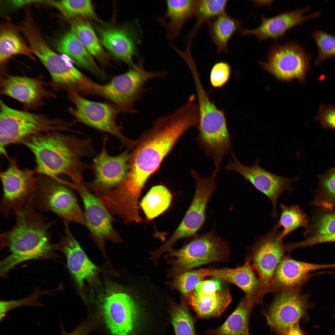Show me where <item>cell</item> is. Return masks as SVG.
<instances>
[{
    "label": "cell",
    "mask_w": 335,
    "mask_h": 335,
    "mask_svg": "<svg viewBox=\"0 0 335 335\" xmlns=\"http://www.w3.org/2000/svg\"><path fill=\"white\" fill-rule=\"evenodd\" d=\"M280 232L273 227L266 234L258 236L250 248L248 257L257 275L259 282L256 304L262 305L264 296L269 293L275 270L286 252L283 240L279 238Z\"/></svg>",
    "instance_id": "30bf717a"
},
{
    "label": "cell",
    "mask_w": 335,
    "mask_h": 335,
    "mask_svg": "<svg viewBox=\"0 0 335 335\" xmlns=\"http://www.w3.org/2000/svg\"><path fill=\"white\" fill-rule=\"evenodd\" d=\"M201 271L205 277H213L232 283L243 292L250 289L254 281V275L251 266L247 261L243 266L235 268L202 269Z\"/></svg>",
    "instance_id": "4dcf8cb0"
},
{
    "label": "cell",
    "mask_w": 335,
    "mask_h": 335,
    "mask_svg": "<svg viewBox=\"0 0 335 335\" xmlns=\"http://www.w3.org/2000/svg\"><path fill=\"white\" fill-rule=\"evenodd\" d=\"M285 335H306L300 327L299 322H297L288 331Z\"/></svg>",
    "instance_id": "7dc6e473"
},
{
    "label": "cell",
    "mask_w": 335,
    "mask_h": 335,
    "mask_svg": "<svg viewBox=\"0 0 335 335\" xmlns=\"http://www.w3.org/2000/svg\"><path fill=\"white\" fill-rule=\"evenodd\" d=\"M233 160H229L226 169L240 174L246 181L251 183L258 190L267 196L271 201L273 207L271 216L277 217L276 206L281 195L286 191H293L292 184L297 181L299 176L289 178L272 173L259 165L260 160L257 159L255 164L246 166L239 161L234 154L231 153Z\"/></svg>",
    "instance_id": "d6986e66"
},
{
    "label": "cell",
    "mask_w": 335,
    "mask_h": 335,
    "mask_svg": "<svg viewBox=\"0 0 335 335\" xmlns=\"http://www.w3.org/2000/svg\"><path fill=\"white\" fill-rule=\"evenodd\" d=\"M172 196L161 185L152 187L142 199L140 205L147 218L151 220L165 211L169 206Z\"/></svg>",
    "instance_id": "d6a6232c"
},
{
    "label": "cell",
    "mask_w": 335,
    "mask_h": 335,
    "mask_svg": "<svg viewBox=\"0 0 335 335\" xmlns=\"http://www.w3.org/2000/svg\"><path fill=\"white\" fill-rule=\"evenodd\" d=\"M65 234L56 243L57 250L66 257L67 266L80 289L82 290L86 282L97 284L99 269L89 258L70 230L69 223H64Z\"/></svg>",
    "instance_id": "44dd1931"
},
{
    "label": "cell",
    "mask_w": 335,
    "mask_h": 335,
    "mask_svg": "<svg viewBox=\"0 0 335 335\" xmlns=\"http://www.w3.org/2000/svg\"><path fill=\"white\" fill-rule=\"evenodd\" d=\"M312 57L300 44L289 42L274 45L268 52L266 61L259 63L279 80L289 82L297 79L302 83L309 70Z\"/></svg>",
    "instance_id": "7c38bea8"
},
{
    "label": "cell",
    "mask_w": 335,
    "mask_h": 335,
    "mask_svg": "<svg viewBox=\"0 0 335 335\" xmlns=\"http://www.w3.org/2000/svg\"><path fill=\"white\" fill-rule=\"evenodd\" d=\"M335 268V264H320L297 261L287 254L283 258L274 273L269 293L274 294L283 290L301 289L310 277L311 272Z\"/></svg>",
    "instance_id": "603a6c76"
},
{
    "label": "cell",
    "mask_w": 335,
    "mask_h": 335,
    "mask_svg": "<svg viewBox=\"0 0 335 335\" xmlns=\"http://www.w3.org/2000/svg\"><path fill=\"white\" fill-rule=\"evenodd\" d=\"M226 0H197L194 15L196 22L185 40L192 41L202 26L226 11Z\"/></svg>",
    "instance_id": "e575fe53"
},
{
    "label": "cell",
    "mask_w": 335,
    "mask_h": 335,
    "mask_svg": "<svg viewBox=\"0 0 335 335\" xmlns=\"http://www.w3.org/2000/svg\"><path fill=\"white\" fill-rule=\"evenodd\" d=\"M39 0H17L12 1V5L16 7H20L29 4L38 3Z\"/></svg>",
    "instance_id": "c3c4849f"
},
{
    "label": "cell",
    "mask_w": 335,
    "mask_h": 335,
    "mask_svg": "<svg viewBox=\"0 0 335 335\" xmlns=\"http://www.w3.org/2000/svg\"><path fill=\"white\" fill-rule=\"evenodd\" d=\"M187 305L183 299L179 304L171 303L170 313L175 335H197L194 324L198 317L191 314Z\"/></svg>",
    "instance_id": "8d00e7d4"
},
{
    "label": "cell",
    "mask_w": 335,
    "mask_h": 335,
    "mask_svg": "<svg viewBox=\"0 0 335 335\" xmlns=\"http://www.w3.org/2000/svg\"><path fill=\"white\" fill-rule=\"evenodd\" d=\"M222 281L216 278L204 280L184 297L198 318H218L226 310L232 297L228 289L224 288Z\"/></svg>",
    "instance_id": "ffe728a7"
},
{
    "label": "cell",
    "mask_w": 335,
    "mask_h": 335,
    "mask_svg": "<svg viewBox=\"0 0 335 335\" xmlns=\"http://www.w3.org/2000/svg\"><path fill=\"white\" fill-rule=\"evenodd\" d=\"M101 324L100 316L98 314L95 313L89 315L86 319L71 332L67 333L62 328V335H87Z\"/></svg>",
    "instance_id": "ee69618b"
},
{
    "label": "cell",
    "mask_w": 335,
    "mask_h": 335,
    "mask_svg": "<svg viewBox=\"0 0 335 335\" xmlns=\"http://www.w3.org/2000/svg\"><path fill=\"white\" fill-rule=\"evenodd\" d=\"M77 38L89 52L102 63L106 60L105 53L93 28L87 19L76 17L70 19Z\"/></svg>",
    "instance_id": "1f68e13d"
},
{
    "label": "cell",
    "mask_w": 335,
    "mask_h": 335,
    "mask_svg": "<svg viewBox=\"0 0 335 335\" xmlns=\"http://www.w3.org/2000/svg\"><path fill=\"white\" fill-rule=\"evenodd\" d=\"M273 294V300L264 314L273 331L278 335H285L295 324L306 318L312 305L308 302L309 295L301 289L283 290Z\"/></svg>",
    "instance_id": "9a60e30c"
},
{
    "label": "cell",
    "mask_w": 335,
    "mask_h": 335,
    "mask_svg": "<svg viewBox=\"0 0 335 335\" xmlns=\"http://www.w3.org/2000/svg\"><path fill=\"white\" fill-rule=\"evenodd\" d=\"M18 28L27 39L34 55L49 73L54 88L67 92L80 91L85 87L88 78L74 66L69 58L60 56L49 46L32 16H26Z\"/></svg>",
    "instance_id": "277c9868"
},
{
    "label": "cell",
    "mask_w": 335,
    "mask_h": 335,
    "mask_svg": "<svg viewBox=\"0 0 335 335\" xmlns=\"http://www.w3.org/2000/svg\"><path fill=\"white\" fill-rule=\"evenodd\" d=\"M100 300L96 312L109 335H131L137 319L136 304L126 293L109 291Z\"/></svg>",
    "instance_id": "2e32d148"
},
{
    "label": "cell",
    "mask_w": 335,
    "mask_h": 335,
    "mask_svg": "<svg viewBox=\"0 0 335 335\" xmlns=\"http://www.w3.org/2000/svg\"><path fill=\"white\" fill-rule=\"evenodd\" d=\"M32 202L27 203L15 215L12 228L0 234L1 248L10 254L0 264V275L5 276L17 265L33 259H55L56 244H52L49 231L55 223L40 213Z\"/></svg>",
    "instance_id": "7a4b0ae2"
},
{
    "label": "cell",
    "mask_w": 335,
    "mask_h": 335,
    "mask_svg": "<svg viewBox=\"0 0 335 335\" xmlns=\"http://www.w3.org/2000/svg\"><path fill=\"white\" fill-rule=\"evenodd\" d=\"M70 125L69 123L59 118L13 109L0 100V154L8 158L6 150L7 146L21 144L34 136L69 131Z\"/></svg>",
    "instance_id": "5b68a950"
},
{
    "label": "cell",
    "mask_w": 335,
    "mask_h": 335,
    "mask_svg": "<svg viewBox=\"0 0 335 335\" xmlns=\"http://www.w3.org/2000/svg\"><path fill=\"white\" fill-rule=\"evenodd\" d=\"M204 279L197 269L191 270L174 276L168 284L171 287L178 290L185 297L192 292Z\"/></svg>",
    "instance_id": "60d3db41"
},
{
    "label": "cell",
    "mask_w": 335,
    "mask_h": 335,
    "mask_svg": "<svg viewBox=\"0 0 335 335\" xmlns=\"http://www.w3.org/2000/svg\"><path fill=\"white\" fill-rule=\"evenodd\" d=\"M185 245L178 250L171 249L165 256L171 266L168 274L172 277L208 263L223 261L228 252L225 242L214 229L201 235H196Z\"/></svg>",
    "instance_id": "ba28073f"
},
{
    "label": "cell",
    "mask_w": 335,
    "mask_h": 335,
    "mask_svg": "<svg viewBox=\"0 0 335 335\" xmlns=\"http://www.w3.org/2000/svg\"><path fill=\"white\" fill-rule=\"evenodd\" d=\"M102 44L111 54L130 67L134 66V57L138 56L143 32L138 20L131 25L120 28L99 30Z\"/></svg>",
    "instance_id": "7402d4cb"
},
{
    "label": "cell",
    "mask_w": 335,
    "mask_h": 335,
    "mask_svg": "<svg viewBox=\"0 0 335 335\" xmlns=\"http://www.w3.org/2000/svg\"><path fill=\"white\" fill-rule=\"evenodd\" d=\"M198 101L199 134L195 139L205 154L211 157L219 171L231 146L224 111L211 101L201 83L195 85Z\"/></svg>",
    "instance_id": "8992f818"
},
{
    "label": "cell",
    "mask_w": 335,
    "mask_h": 335,
    "mask_svg": "<svg viewBox=\"0 0 335 335\" xmlns=\"http://www.w3.org/2000/svg\"><path fill=\"white\" fill-rule=\"evenodd\" d=\"M191 174L196 184L194 194L183 219L170 238L159 248L163 253L172 249L173 244L180 239L194 236L203 226L206 219V212L210 198L216 190L217 174L204 177L194 170Z\"/></svg>",
    "instance_id": "4fadbf2b"
},
{
    "label": "cell",
    "mask_w": 335,
    "mask_h": 335,
    "mask_svg": "<svg viewBox=\"0 0 335 335\" xmlns=\"http://www.w3.org/2000/svg\"><path fill=\"white\" fill-rule=\"evenodd\" d=\"M165 70L150 72L144 66L142 58L136 65L127 72L113 77L108 83L99 84L98 95L113 102L124 113L136 112L134 104L140 99L144 91V86L154 78L164 77Z\"/></svg>",
    "instance_id": "9c48e42d"
},
{
    "label": "cell",
    "mask_w": 335,
    "mask_h": 335,
    "mask_svg": "<svg viewBox=\"0 0 335 335\" xmlns=\"http://www.w3.org/2000/svg\"><path fill=\"white\" fill-rule=\"evenodd\" d=\"M31 202L38 210L51 212L64 223L75 222L87 227L84 214L76 197L58 178L38 174Z\"/></svg>",
    "instance_id": "52a82bcc"
},
{
    "label": "cell",
    "mask_w": 335,
    "mask_h": 335,
    "mask_svg": "<svg viewBox=\"0 0 335 335\" xmlns=\"http://www.w3.org/2000/svg\"><path fill=\"white\" fill-rule=\"evenodd\" d=\"M335 242V234L316 235L307 238L302 242L304 247L329 242Z\"/></svg>",
    "instance_id": "bcb514c9"
},
{
    "label": "cell",
    "mask_w": 335,
    "mask_h": 335,
    "mask_svg": "<svg viewBox=\"0 0 335 335\" xmlns=\"http://www.w3.org/2000/svg\"><path fill=\"white\" fill-rule=\"evenodd\" d=\"M325 210L312 219L304 233L306 237L335 234V212Z\"/></svg>",
    "instance_id": "f35d334b"
},
{
    "label": "cell",
    "mask_w": 335,
    "mask_h": 335,
    "mask_svg": "<svg viewBox=\"0 0 335 335\" xmlns=\"http://www.w3.org/2000/svg\"><path fill=\"white\" fill-rule=\"evenodd\" d=\"M312 35L318 50L315 61L316 65L335 57V36L319 30L315 31Z\"/></svg>",
    "instance_id": "b9f144b4"
},
{
    "label": "cell",
    "mask_w": 335,
    "mask_h": 335,
    "mask_svg": "<svg viewBox=\"0 0 335 335\" xmlns=\"http://www.w3.org/2000/svg\"><path fill=\"white\" fill-rule=\"evenodd\" d=\"M59 287L51 290H42L38 288L28 297L18 300L1 301L0 302V321L3 320L7 313L12 310L22 306H42L39 302V298L46 294H52L59 290Z\"/></svg>",
    "instance_id": "ab89813d"
},
{
    "label": "cell",
    "mask_w": 335,
    "mask_h": 335,
    "mask_svg": "<svg viewBox=\"0 0 335 335\" xmlns=\"http://www.w3.org/2000/svg\"><path fill=\"white\" fill-rule=\"evenodd\" d=\"M56 48L58 51L66 56L79 67L88 71L101 79H104L106 78V75L98 65L94 57L77 38L72 26L57 41Z\"/></svg>",
    "instance_id": "484cf974"
},
{
    "label": "cell",
    "mask_w": 335,
    "mask_h": 335,
    "mask_svg": "<svg viewBox=\"0 0 335 335\" xmlns=\"http://www.w3.org/2000/svg\"><path fill=\"white\" fill-rule=\"evenodd\" d=\"M68 185L79 195L85 209L87 226L95 242L107 258L105 243L109 240L114 243L121 241V238L112 226L111 213L99 197L92 194L83 183L69 182Z\"/></svg>",
    "instance_id": "e0dca14e"
},
{
    "label": "cell",
    "mask_w": 335,
    "mask_h": 335,
    "mask_svg": "<svg viewBox=\"0 0 335 335\" xmlns=\"http://www.w3.org/2000/svg\"><path fill=\"white\" fill-rule=\"evenodd\" d=\"M313 205L332 210L335 206V167L320 176L318 189Z\"/></svg>",
    "instance_id": "74e56055"
},
{
    "label": "cell",
    "mask_w": 335,
    "mask_h": 335,
    "mask_svg": "<svg viewBox=\"0 0 335 335\" xmlns=\"http://www.w3.org/2000/svg\"><path fill=\"white\" fill-rule=\"evenodd\" d=\"M40 3L56 8L70 20L79 17L99 20L89 0H41Z\"/></svg>",
    "instance_id": "836d02e7"
},
{
    "label": "cell",
    "mask_w": 335,
    "mask_h": 335,
    "mask_svg": "<svg viewBox=\"0 0 335 335\" xmlns=\"http://www.w3.org/2000/svg\"><path fill=\"white\" fill-rule=\"evenodd\" d=\"M315 119L320 122L323 127L335 130V107L321 104Z\"/></svg>",
    "instance_id": "f6af8a7d"
},
{
    "label": "cell",
    "mask_w": 335,
    "mask_h": 335,
    "mask_svg": "<svg viewBox=\"0 0 335 335\" xmlns=\"http://www.w3.org/2000/svg\"><path fill=\"white\" fill-rule=\"evenodd\" d=\"M231 74V68L227 62L220 61L216 63L212 68L210 80L212 86L221 88L228 82Z\"/></svg>",
    "instance_id": "7bdbcfd3"
},
{
    "label": "cell",
    "mask_w": 335,
    "mask_h": 335,
    "mask_svg": "<svg viewBox=\"0 0 335 335\" xmlns=\"http://www.w3.org/2000/svg\"><path fill=\"white\" fill-rule=\"evenodd\" d=\"M198 124L196 113L185 105L156 119L136 142L128 173L120 185L123 191L131 197L139 198L149 178L179 138L190 128H197Z\"/></svg>",
    "instance_id": "6da1fadb"
},
{
    "label": "cell",
    "mask_w": 335,
    "mask_h": 335,
    "mask_svg": "<svg viewBox=\"0 0 335 335\" xmlns=\"http://www.w3.org/2000/svg\"><path fill=\"white\" fill-rule=\"evenodd\" d=\"M21 144L34 154L37 174L53 178L66 175L76 184L84 183L83 172L88 167L82 158L95 153L89 138L80 139L60 132L34 136Z\"/></svg>",
    "instance_id": "3957f363"
},
{
    "label": "cell",
    "mask_w": 335,
    "mask_h": 335,
    "mask_svg": "<svg viewBox=\"0 0 335 335\" xmlns=\"http://www.w3.org/2000/svg\"><path fill=\"white\" fill-rule=\"evenodd\" d=\"M310 9V7H308L303 9H296L270 18H266L263 16L261 19V24L258 27L251 29H241L240 34L243 36L253 35L260 40L278 39L283 37L291 28L320 15L321 12L319 11L304 16V14Z\"/></svg>",
    "instance_id": "d4e9b609"
},
{
    "label": "cell",
    "mask_w": 335,
    "mask_h": 335,
    "mask_svg": "<svg viewBox=\"0 0 335 335\" xmlns=\"http://www.w3.org/2000/svg\"><path fill=\"white\" fill-rule=\"evenodd\" d=\"M0 92L13 98L25 106L35 108L42 105L45 99L55 97L46 89L39 78L7 75L0 81Z\"/></svg>",
    "instance_id": "cb8c5ba5"
},
{
    "label": "cell",
    "mask_w": 335,
    "mask_h": 335,
    "mask_svg": "<svg viewBox=\"0 0 335 335\" xmlns=\"http://www.w3.org/2000/svg\"><path fill=\"white\" fill-rule=\"evenodd\" d=\"M209 31L219 54L227 53L228 45L234 34L241 29V21L229 15L226 11L208 23Z\"/></svg>",
    "instance_id": "f546056e"
},
{
    "label": "cell",
    "mask_w": 335,
    "mask_h": 335,
    "mask_svg": "<svg viewBox=\"0 0 335 335\" xmlns=\"http://www.w3.org/2000/svg\"><path fill=\"white\" fill-rule=\"evenodd\" d=\"M9 160L7 168L0 174L3 191L0 211L7 218L31 202L37 178L35 170L21 168L16 158Z\"/></svg>",
    "instance_id": "8fae6325"
},
{
    "label": "cell",
    "mask_w": 335,
    "mask_h": 335,
    "mask_svg": "<svg viewBox=\"0 0 335 335\" xmlns=\"http://www.w3.org/2000/svg\"><path fill=\"white\" fill-rule=\"evenodd\" d=\"M245 296L225 322L216 329L209 328L206 335H250L249 317L255 305Z\"/></svg>",
    "instance_id": "f1b7e54d"
},
{
    "label": "cell",
    "mask_w": 335,
    "mask_h": 335,
    "mask_svg": "<svg viewBox=\"0 0 335 335\" xmlns=\"http://www.w3.org/2000/svg\"><path fill=\"white\" fill-rule=\"evenodd\" d=\"M69 99L74 108L69 112L79 122L96 129L115 136L124 145L132 148L136 142L126 138L121 132L116 123L117 110L111 105L89 100L81 96L78 92H68Z\"/></svg>",
    "instance_id": "5bb4252c"
},
{
    "label": "cell",
    "mask_w": 335,
    "mask_h": 335,
    "mask_svg": "<svg viewBox=\"0 0 335 335\" xmlns=\"http://www.w3.org/2000/svg\"><path fill=\"white\" fill-rule=\"evenodd\" d=\"M18 27L13 23L10 17L0 25V65L3 66L14 56L22 55L33 61L36 59L33 52L20 34Z\"/></svg>",
    "instance_id": "83f0119b"
},
{
    "label": "cell",
    "mask_w": 335,
    "mask_h": 335,
    "mask_svg": "<svg viewBox=\"0 0 335 335\" xmlns=\"http://www.w3.org/2000/svg\"><path fill=\"white\" fill-rule=\"evenodd\" d=\"M333 274H334L335 275V272L333 273Z\"/></svg>",
    "instance_id": "f907efd6"
},
{
    "label": "cell",
    "mask_w": 335,
    "mask_h": 335,
    "mask_svg": "<svg viewBox=\"0 0 335 335\" xmlns=\"http://www.w3.org/2000/svg\"><path fill=\"white\" fill-rule=\"evenodd\" d=\"M280 206L282 211L280 217L273 226L277 229L283 228L279 236L280 239L283 240L285 236L300 227H308V217L298 205L288 206L280 203Z\"/></svg>",
    "instance_id": "d590c367"
},
{
    "label": "cell",
    "mask_w": 335,
    "mask_h": 335,
    "mask_svg": "<svg viewBox=\"0 0 335 335\" xmlns=\"http://www.w3.org/2000/svg\"><path fill=\"white\" fill-rule=\"evenodd\" d=\"M197 0H167L165 14L157 18L159 24L166 31V38L170 41L180 35L186 21L194 16Z\"/></svg>",
    "instance_id": "4316f807"
},
{
    "label": "cell",
    "mask_w": 335,
    "mask_h": 335,
    "mask_svg": "<svg viewBox=\"0 0 335 335\" xmlns=\"http://www.w3.org/2000/svg\"><path fill=\"white\" fill-rule=\"evenodd\" d=\"M108 140V137H104L101 151L94 160V180L86 184L87 188L98 197L118 185L125 178L130 167L131 154L128 150L117 155H110L106 146Z\"/></svg>",
    "instance_id": "ac0fdd59"
},
{
    "label": "cell",
    "mask_w": 335,
    "mask_h": 335,
    "mask_svg": "<svg viewBox=\"0 0 335 335\" xmlns=\"http://www.w3.org/2000/svg\"><path fill=\"white\" fill-rule=\"evenodd\" d=\"M273 1L272 0L254 1L253 2L259 5L268 6L271 4Z\"/></svg>",
    "instance_id": "681fc988"
}]
</instances>
